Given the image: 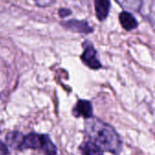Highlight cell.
Wrapping results in <instances>:
<instances>
[{"mask_svg":"<svg viewBox=\"0 0 155 155\" xmlns=\"http://www.w3.org/2000/svg\"><path fill=\"white\" fill-rule=\"evenodd\" d=\"M86 133L92 143L101 150L118 155L122 148L120 135L110 125L98 120L89 119L85 122Z\"/></svg>","mask_w":155,"mask_h":155,"instance_id":"cell-1","label":"cell"},{"mask_svg":"<svg viewBox=\"0 0 155 155\" xmlns=\"http://www.w3.org/2000/svg\"><path fill=\"white\" fill-rule=\"evenodd\" d=\"M83 46H84V52L81 55V60L91 68L98 69L101 68V64L97 58V51L92 46V44L89 41H86L83 44Z\"/></svg>","mask_w":155,"mask_h":155,"instance_id":"cell-2","label":"cell"},{"mask_svg":"<svg viewBox=\"0 0 155 155\" xmlns=\"http://www.w3.org/2000/svg\"><path fill=\"white\" fill-rule=\"evenodd\" d=\"M61 25L63 26V28L77 33L89 34L93 31V28L90 26V24L86 20L70 19L61 22Z\"/></svg>","mask_w":155,"mask_h":155,"instance_id":"cell-3","label":"cell"},{"mask_svg":"<svg viewBox=\"0 0 155 155\" xmlns=\"http://www.w3.org/2000/svg\"><path fill=\"white\" fill-rule=\"evenodd\" d=\"M73 113L77 117H84L85 119H91L92 117V105L88 101H79L73 110Z\"/></svg>","mask_w":155,"mask_h":155,"instance_id":"cell-4","label":"cell"},{"mask_svg":"<svg viewBox=\"0 0 155 155\" xmlns=\"http://www.w3.org/2000/svg\"><path fill=\"white\" fill-rule=\"evenodd\" d=\"M96 17L100 21H104L110 13V0H94Z\"/></svg>","mask_w":155,"mask_h":155,"instance_id":"cell-5","label":"cell"},{"mask_svg":"<svg viewBox=\"0 0 155 155\" xmlns=\"http://www.w3.org/2000/svg\"><path fill=\"white\" fill-rule=\"evenodd\" d=\"M119 19H120V23L122 26V28L127 31L133 30L138 27L137 20L132 16V14L130 12H127V11L121 12L119 15Z\"/></svg>","mask_w":155,"mask_h":155,"instance_id":"cell-6","label":"cell"},{"mask_svg":"<svg viewBox=\"0 0 155 155\" xmlns=\"http://www.w3.org/2000/svg\"><path fill=\"white\" fill-rule=\"evenodd\" d=\"M41 144V135L35 132H31L27 136H24L21 150L23 149H38Z\"/></svg>","mask_w":155,"mask_h":155,"instance_id":"cell-7","label":"cell"},{"mask_svg":"<svg viewBox=\"0 0 155 155\" xmlns=\"http://www.w3.org/2000/svg\"><path fill=\"white\" fill-rule=\"evenodd\" d=\"M125 10L129 12H140L142 7L143 0H115Z\"/></svg>","mask_w":155,"mask_h":155,"instance_id":"cell-8","label":"cell"},{"mask_svg":"<svg viewBox=\"0 0 155 155\" xmlns=\"http://www.w3.org/2000/svg\"><path fill=\"white\" fill-rule=\"evenodd\" d=\"M45 155H56L57 154V148L55 144L50 140L48 135H41V144L40 148Z\"/></svg>","mask_w":155,"mask_h":155,"instance_id":"cell-9","label":"cell"},{"mask_svg":"<svg viewBox=\"0 0 155 155\" xmlns=\"http://www.w3.org/2000/svg\"><path fill=\"white\" fill-rule=\"evenodd\" d=\"M7 142L8 143L9 146H11L14 149H19L21 150V146L23 143L24 136L22 133L18 132V131H13L10 132L7 135Z\"/></svg>","mask_w":155,"mask_h":155,"instance_id":"cell-10","label":"cell"},{"mask_svg":"<svg viewBox=\"0 0 155 155\" xmlns=\"http://www.w3.org/2000/svg\"><path fill=\"white\" fill-rule=\"evenodd\" d=\"M81 149L83 155H103L102 150L90 140L85 142Z\"/></svg>","mask_w":155,"mask_h":155,"instance_id":"cell-11","label":"cell"},{"mask_svg":"<svg viewBox=\"0 0 155 155\" xmlns=\"http://www.w3.org/2000/svg\"><path fill=\"white\" fill-rule=\"evenodd\" d=\"M34 1L36 2L37 6H38L40 8L48 7L55 3V0H34Z\"/></svg>","mask_w":155,"mask_h":155,"instance_id":"cell-12","label":"cell"},{"mask_svg":"<svg viewBox=\"0 0 155 155\" xmlns=\"http://www.w3.org/2000/svg\"><path fill=\"white\" fill-rule=\"evenodd\" d=\"M72 14V11L68 8H61L58 9V16L61 18H65L68 16H70Z\"/></svg>","mask_w":155,"mask_h":155,"instance_id":"cell-13","label":"cell"},{"mask_svg":"<svg viewBox=\"0 0 155 155\" xmlns=\"http://www.w3.org/2000/svg\"><path fill=\"white\" fill-rule=\"evenodd\" d=\"M9 150H8V146L3 142L0 140V155H7L8 154Z\"/></svg>","mask_w":155,"mask_h":155,"instance_id":"cell-14","label":"cell"}]
</instances>
